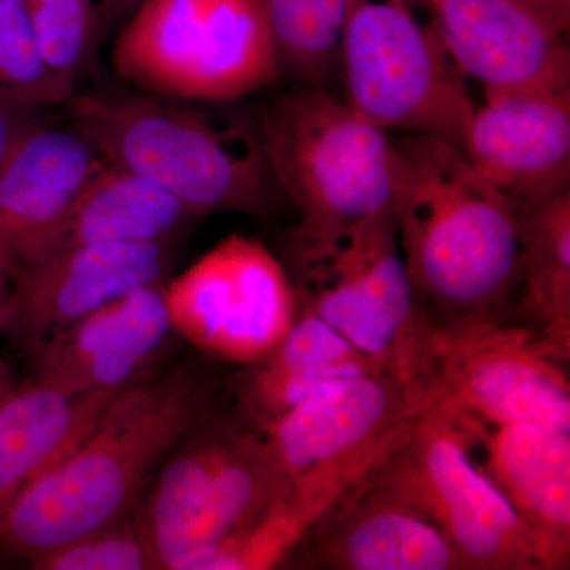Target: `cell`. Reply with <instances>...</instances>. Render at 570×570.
<instances>
[{
	"label": "cell",
	"mask_w": 570,
	"mask_h": 570,
	"mask_svg": "<svg viewBox=\"0 0 570 570\" xmlns=\"http://www.w3.org/2000/svg\"><path fill=\"white\" fill-rule=\"evenodd\" d=\"M75 92L48 66L24 0H0V104L37 112Z\"/></svg>",
	"instance_id": "484cf974"
},
{
	"label": "cell",
	"mask_w": 570,
	"mask_h": 570,
	"mask_svg": "<svg viewBox=\"0 0 570 570\" xmlns=\"http://www.w3.org/2000/svg\"><path fill=\"white\" fill-rule=\"evenodd\" d=\"M170 332L163 283L146 285L33 348L36 381L75 395L126 387L137 381Z\"/></svg>",
	"instance_id": "ac0fdd59"
},
{
	"label": "cell",
	"mask_w": 570,
	"mask_h": 570,
	"mask_svg": "<svg viewBox=\"0 0 570 570\" xmlns=\"http://www.w3.org/2000/svg\"><path fill=\"white\" fill-rule=\"evenodd\" d=\"M105 165L78 127L33 116L0 163V246L10 268L40 261L78 195Z\"/></svg>",
	"instance_id": "e0dca14e"
},
{
	"label": "cell",
	"mask_w": 570,
	"mask_h": 570,
	"mask_svg": "<svg viewBox=\"0 0 570 570\" xmlns=\"http://www.w3.org/2000/svg\"><path fill=\"white\" fill-rule=\"evenodd\" d=\"M455 426L482 444L480 468L538 539L549 570L568 569L570 434L531 423Z\"/></svg>",
	"instance_id": "d6986e66"
},
{
	"label": "cell",
	"mask_w": 570,
	"mask_h": 570,
	"mask_svg": "<svg viewBox=\"0 0 570 570\" xmlns=\"http://www.w3.org/2000/svg\"><path fill=\"white\" fill-rule=\"evenodd\" d=\"M392 209L423 316L438 333L510 324L520 243L508 198L456 146L393 140Z\"/></svg>",
	"instance_id": "6da1fadb"
},
{
	"label": "cell",
	"mask_w": 570,
	"mask_h": 570,
	"mask_svg": "<svg viewBox=\"0 0 570 570\" xmlns=\"http://www.w3.org/2000/svg\"><path fill=\"white\" fill-rule=\"evenodd\" d=\"M116 392L75 395L33 379L10 393L0 406V519L33 479L85 436Z\"/></svg>",
	"instance_id": "7402d4cb"
},
{
	"label": "cell",
	"mask_w": 570,
	"mask_h": 570,
	"mask_svg": "<svg viewBox=\"0 0 570 570\" xmlns=\"http://www.w3.org/2000/svg\"><path fill=\"white\" fill-rule=\"evenodd\" d=\"M281 193L302 213L295 234L344 230L392 206L393 140L322 86L285 94L261 127Z\"/></svg>",
	"instance_id": "52a82bcc"
},
{
	"label": "cell",
	"mask_w": 570,
	"mask_h": 570,
	"mask_svg": "<svg viewBox=\"0 0 570 570\" xmlns=\"http://www.w3.org/2000/svg\"><path fill=\"white\" fill-rule=\"evenodd\" d=\"M322 499L283 491L264 515L217 547L195 570H265L283 564L332 508Z\"/></svg>",
	"instance_id": "d4e9b609"
},
{
	"label": "cell",
	"mask_w": 570,
	"mask_h": 570,
	"mask_svg": "<svg viewBox=\"0 0 570 570\" xmlns=\"http://www.w3.org/2000/svg\"><path fill=\"white\" fill-rule=\"evenodd\" d=\"M29 566L39 570L159 569L138 515L63 543Z\"/></svg>",
	"instance_id": "83f0119b"
},
{
	"label": "cell",
	"mask_w": 570,
	"mask_h": 570,
	"mask_svg": "<svg viewBox=\"0 0 570 570\" xmlns=\"http://www.w3.org/2000/svg\"><path fill=\"white\" fill-rule=\"evenodd\" d=\"M433 385L392 371L333 382L262 430L284 491L335 504L409 436Z\"/></svg>",
	"instance_id": "9c48e42d"
},
{
	"label": "cell",
	"mask_w": 570,
	"mask_h": 570,
	"mask_svg": "<svg viewBox=\"0 0 570 570\" xmlns=\"http://www.w3.org/2000/svg\"><path fill=\"white\" fill-rule=\"evenodd\" d=\"M164 298L174 332L242 366L268 354L299 309L284 265L257 239L236 234L164 285Z\"/></svg>",
	"instance_id": "8fae6325"
},
{
	"label": "cell",
	"mask_w": 570,
	"mask_h": 570,
	"mask_svg": "<svg viewBox=\"0 0 570 570\" xmlns=\"http://www.w3.org/2000/svg\"><path fill=\"white\" fill-rule=\"evenodd\" d=\"M376 471L436 521L463 570H549L538 539L444 415L430 409Z\"/></svg>",
	"instance_id": "30bf717a"
},
{
	"label": "cell",
	"mask_w": 570,
	"mask_h": 570,
	"mask_svg": "<svg viewBox=\"0 0 570 570\" xmlns=\"http://www.w3.org/2000/svg\"><path fill=\"white\" fill-rule=\"evenodd\" d=\"M140 2L141 0H100L108 22L121 18L124 14L132 13L135 7Z\"/></svg>",
	"instance_id": "4dcf8cb0"
},
{
	"label": "cell",
	"mask_w": 570,
	"mask_h": 570,
	"mask_svg": "<svg viewBox=\"0 0 570 570\" xmlns=\"http://www.w3.org/2000/svg\"><path fill=\"white\" fill-rule=\"evenodd\" d=\"M376 468L337 499L296 547L306 568L463 570L436 521Z\"/></svg>",
	"instance_id": "5bb4252c"
},
{
	"label": "cell",
	"mask_w": 570,
	"mask_h": 570,
	"mask_svg": "<svg viewBox=\"0 0 570 570\" xmlns=\"http://www.w3.org/2000/svg\"><path fill=\"white\" fill-rule=\"evenodd\" d=\"M337 62L344 102L367 121L460 149L475 110L468 77L412 0H348Z\"/></svg>",
	"instance_id": "ba28073f"
},
{
	"label": "cell",
	"mask_w": 570,
	"mask_h": 570,
	"mask_svg": "<svg viewBox=\"0 0 570 570\" xmlns=\"http://www.w3.org/2000/svg\"><path fill=\"white\" fill-rule=\"evenodd\" d=\"M197 219L163 187L105 163L78 195L41 258L75 246L174 242Z\"/></svg>",
	"instance_id": "603a6c76"
},
{
	"label": "cell",
	"mask_w": 570,
	"mask_h": 570,
	"mask_svg": "<svg viewBox=\"0 0 570 570\" xmlns=\"http://www.w3.org/2000/svg\"><path fill=\"white\" fill-rule=\"evenodd\" d=\"M379 371L385 367L299 307L283 340L236 377L239 415L262 431L326 385Z\"/></svg>",
	"instance_id": "ffe728a7"
},
{
	"label": "cell",
	"mask_w": 570,
	"mask_h": 570,
	"mask_svg": "<svg viewBox=\"0 0 570 570\" xmlns=\"http://www.w3.org/2000/svg\"><path fill=\"white\" fill-rule=\"evenodd\" d=\"M40 50L67 85L91 70L108 20L100 0H24Z\"/></svg>",
	"instance_id": "4316f807"
},
{
	"label": "cell",
	"mask_w": 570,
	"mask_h": 570,
	"mask_svg": "<svg viewBox=\"0 0 570 570\" xmlns=\"http://www.w3.org/2000/svg\"><path fill=\"white\" fill-rule=\"evenodd\" d=\"M10 288V261L6 250L0 246V324H2L3 311H6L7 295Z\"/></svg>",
	"instance_id": "1f68e13d"
},
{
	"label": "cell",
	"mask_w": 570,
	"mask_h": 570,
	"mask_svg": "<svg viewBox=\"0 0 570 570\" xmlns=\"http://www.w3.org/2000/svg\"><path fill=\"white\" fill-rule=\"evenodd\" d=\"M17 387L18 384L13 371H11L10 365H7L6 362L0 360V406H2L3 401H6L7 397L10 396V393Z\"/></svg>",
	"instance_id": "d6a6232c"
},
{
	"label": "cell",
	"mask_w": 570,
	"mask_h": 570,
	"mask_svg": "<svg viewBox=\"0 0 570 570\" xmlns=\"http://www.w3.org/2000/svg\"><path fill=\"white\" fill-rule=\"evenodd\" d=\"M348 0H264L279 75L322 86L337 62Z\"/></svg>",
	"instance_id": "cb8c5ba5"
},
{
	"label": "cell",
	"mask_w": 570,
	"mask_h": 570,
	"mask_svg": "<svg viewBox=\"0 0 570 570\" xmlns=\"http://www.w3.org/2000/svg\"><path fill=\"white\" fill-rule=\"evenodd\" d=\"M298 306L397 376L433 384L441 335L420 309L392 206L335 234L292 235Z\"/></svg>",
	"instance_id": "277c9868"
},
{
	"label": "cell",
	"mask_w": 570,
	"mask_h": 570,
	"mask_svg": "<svg viewBox=\"0 0 570 570\" xmlns=\"http://www.w3.org/2000/svg\"><path fill=\"white\" fill-rule=\"evenodd\" d=\"M431 411L455 425L531 423L570 434L564 365L512 324L439 333Z\"/></svg>",
	"instance_id": "7c38bea8"
},
{
	"label": "cell",
	"mask_w": 570,
	"mask_h": 570,
	"mask_svg": "<svg viewBox=\"0 0 570 570\" xmlns=\"http://www.w3.org/2000/svg\"><path fill=\"white\" fill-rule=\"evenodd\" d=\"M164 463L138 513L159 569H197L284 491L264 433L242 415H205Z\"/></svg>",
	"instance_id": "5b68a950"
},
{
	"label": "cell",
	"mask_w": 570,
	"mask_h": 570,
	"mask_svg": "<svg viewBox=\"0 0 570 570\" xmlns=\"http://www.w3.org/2000/svg\"><path fill=\"white\" fill-rule=\"evenodd\" d=\"M469 119L460 149L510 204L569 189L570 91L487 92Z\"/></svg>",
	"instance_id": "2e32d148"
},
{
	"label": "cell",
	"mask_w": 570,
	"mask_h": 570,
	"mask_svg": "<svg viewBox=\"0 0 570 570\" xmlns=\"http://www.w3.org/2000/svg\"><path fill=\"white\" fill-rule=\"evenodd\" d=\"M520 284L510 324L562 365L570 358V189L512 204Z\"/></svg>",
	"instance_id": "44dd1931"
},
{
	"label": "cell",
	"mask_w": 570,
	"mask_h": 570,
	"mask_svg": "<svg viewBox=\"0 0 570 570\" xmlns=\"http://www.w3.org/2000/svg\"><path fill=\"white\" fill-rule=\"evenodd\" d=\"M561 31H569L570 0H527Z\"/></svg>",
	"instance_id": "f546056e"
},
{
	"label": "cell",
	"mask_w": 570,
	"mask_h": 570,
	"mask_svg": "<svg viewBox=\"0 0 570 570\" xmlns=\"http://www.w3.org/2000/svg\"><path fill=\"white\" fill-rule=\"evenodd\" d=\"M36 116V111L22 110L0 104V163L22 127Z\"/></svg>",
	"instance_id": "f1b7e54d"
},
{
	"label": "cell",
	"mask_w": 570,
	"mask_h": 570,
	"mask_svg": "<svg viewBox=\"0 0 570 570\" xmlns=\"http://www.w3.org/2000/svg\"><path fill=\"white\" fill-rule=\"evenodd\" d=\"M171 245H85L10 268L0 330L31 352L55 335L129 292L163 283Z\"/></svg>",
	"instance_id": "4fadbf2b"
},
{
	"label": "cell",
	"mask_w": 570,
	"mask_h": 570,
	"mask_svg": "<svg viewBox=\"0 0 570 570\" xmlns=\"http://www.w3.org/2000/svg\"><path fill=\"white\" fill-rule=\"evenodd\" d=\"M425 9L483 94L570 91L568 32L527 0H412Z\"/></svg>",
	"instance_id": "9a60e30c"
},
{
	"label": "cell",
	"mask_w": 570,
	"mask_h": 570,
	"mask_svg": "<svg viewBox=\"0 0 570 570\" xmlns=\"http://www.w3.org/2000/svg\"><path fill=\"white\" fill-rule=\"evenodd\" d=\"M111 63L138 91L208 104L279 77L264 0H141L116 37Z\"/></svg>",
	"instance_id": "8992f818"
},
{
	"label": "cell",
	"mask_w": 570,
	"mask_h": 570,
	"mask_svg": "<svg viewBox=\"0 0 570 570\" xmlns=\"http://www.w3.org/2000/svg\"><path fill=\"white\" fill-rule=\"evenodd\" d=\"M208 409V385L186 370L118 390L85 436L3 513L0 560L31 564L134 517L156 468Z\"/></svg>",
	"instance_id": "7a4b0ae2"
},
{
	"label": "cell",
	"mask_w": 570,
	"mask_h": 570,
	"mask_svg": "<svg viewBox=\"0 0 570 570\" xmlns=\"http://www.w3.org/2000/svg\"><path fill=\"white\" fill-rule=\"evenodd\" d=\"M205 104L132 88L77 91L63 107L105 163L163 187L198 217L265 216L281 189L261 130Z\"/></svg>",
	"instance_id": "3957f363"
}]
</instances>
